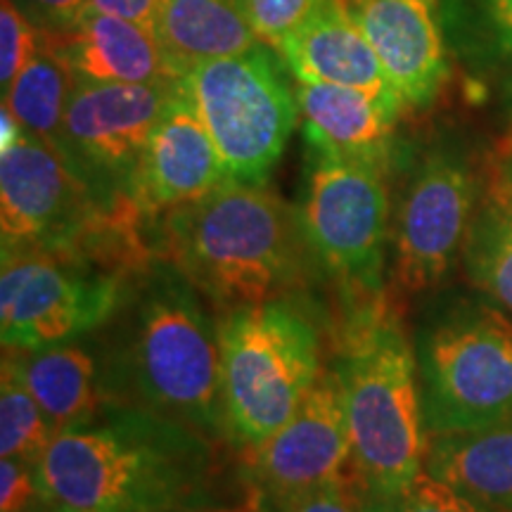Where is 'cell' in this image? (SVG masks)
Here are the masks:
<instances>
[{
  "label": "cell",
  "mask_w": 512,
  "mask_h": 512,
  "mask_svg": "<svg viewBox=\"0 0 512 512\" xmlns=\"http://www.w3.org/2000/svg\"><path fill=\"white\" fill-rule=\"evenodd\" d=\"M157 38L183 79L197 64L259 46L247 0H159Z\"/></svg>",
  "instance_id": "cell-20"
},
{
  "label": "cell",
  "mask_w": 512,
  "mask_h": 512,
  "mask_svg": "<svg viewBox=\"0 0 512 512\" xmlns=\"http://www.w3.org/2000/svg\"><path fill=\"white\" fill-rule=\"evenodd\" d=\"M387 171L309 150L297 216L313 259L330 273L349 313L384 299L389 245Z\"/></svg>",
  "instance_id": "cell-7"
},
{
  "label": "cell",
  "mask_w": 512,
  "mask_h": 512,
  "mask_svg": "<svg viewBox=\"0 0 512 512\" xmlns=\"http://www.w3.org/2000/svg\"><path fill=\"white\" fill-rule=\"evenodd\" d=\"M249 498L285 496L351 477V448L342 382L323 373L297 413L259 444L242 448Z\"/></svg>",
  "instance_id": "cell-13"
},
{
  "label": "cell",
  "mask_w": 512,
  "mask_h": 512,
  "mask_svg": "<svg viewBox=\"0 0 512 512\" xmlns=\"http://www.w3.org/2000/svg\"><path fill=\"white\" fill-rule=\"evenodd\" d=\"M465 275L479 292L512 318V207L489 192L479 204L463 247Z\"/></svg>",
  "instance_id": "cell-23"
},
{
  "label": "cell",
  "mask_w": 512,
  "mask_h": 512,
  "mask_svg": "<svg viewBox=\"0 0 512 512\" xmlns=\"http://www.w3.org/2000/svg\"><path fill=\"white\" fill-rule=\"evenodd\" d=\"M50 512H72V510H57V508H53Z\"/></svg>",
  "instance_id": "cell-34"
},
{
  "label": "cell",
  "mask_w": 512,
  "mask_h": 512,
  "mask_svg": "<svg viewBox=\"0 0 512 512\" xmlns=\"http://www.w3.org/2000/svg\"><path fill=\"white\" fill-rule=\"evenodd\" d=\"M425 472L494 512H512V420L427 441Z\"/></svg>",
  "instance_id": "cell-21"
},
{
  "label": "cell",
  "mask_w": 512,
  "mask_h": 512,
  "mask_svg": "<svg viewBox=\"0 0 512 512\" xmlns=\"http://www.w3.org/2000/svg\"><path fill=\"white\" fill-rule=\"evenodd\" d=\"M136 273L119 271L81 254L24 252L3 256V347L15 351L43 349L105 328L117 318Z\"/></svg>",
  "instance_id": "cell-9"
},
{
  "label": "cell",
  "mask_w": 512,
  "mask_h": 512,
  "mask_svg": "<svg viewBox=\"0 0 512 512\" xmlns=\"http://www.w3.org/2000/svg\"><path fill=\"white\" fill-rule=\"evenodd\" d=\"M323 373L320 335L292 299L226 313L221 384L228 439L249 448L285 425Z\"/></svg>",
  "instance_id": "cell-5"
},
{
  "label": "cell",
  "mask_w": 512,
  "mask_h": 512,
  "mask_svg": "<svg viewBox=\"0 0 512 512\" xmlns=\"http://www.w3.org/2000/svg\"><path fill=\"white\" fill-rule=\"evenodd\" d=\"M226 181L214 138L178 81L140 159L131 190L133 202L145 219H155L202 200Z\"/></svg>",
  "instance_id": "cell-14"
},
{
  "label": "cell",
  "mask_w": 512,
  "mask_h": 512,
  "mask_svg": "<svg viewBox=\"0 0 512 512\" xmlns=\"http://www.w3.org/2000/svg\"><path fill=\"white\" fill-rule=\"evenodd\" d=\"M477 174L463 155L434 150L408 183L392 233V283L422 294L444 283L463 256L479 209Z\"/></svg>",
  "instance_id": "cell-12"
},
{
  "label": "cell",
  "mask_w": 512,
  "mask_h": 512,
  "mask_svg": "<svg viewBox=\"0 0 512 512\" xmlns=\"http://www.w3.org/2000/svg\"><path fill=\"white\" fill-rule=\"evenodd\" d=\"M105 211L55 147L22 131L0 150L3 256L60 252L91 256Z\"/></svg>",
  "instance_id": "cell-10"
},
{
  "label": "cell",
  "mask_w": 512,
  "mask_h": 512,
  "mask_svg": "<svg viewBox=\"0 0 512 512\" xmlns=\"http://www.w3.org/2000/svg\"><path fill=\"white\" fill-rule=\"evenodd\" d=\"M38 43H41V31L17 8L15 0H3L0 5V86H3V95L10 91L12 81L36 53Z\"/></svg>",
  "instance_id": "cell-27"
},
{
  "label": "cell",
  "mask_w": 512,
  "mask_h": 512,
  "mask_svg": "<svg viewBox=\"0 0 512 512\" xmlns=\"http://www.w3.org/2000/svg\"><path fill=\"white\" fill-rule=\"evenodd\" d=\"M256 38L278 50L287 36L306 24L323 0H247Z\"/></svg>",
  "instance_id": "cell-28"
},
{
  "label": "cell",
  "mask_w": 512,
  "mask_h": 512,
  "mask_svg": "<svg viewBox=\"0 0 512 512\" xmlns=\"http://www.w3.org/2000/svg\"><path fill=\"white\" fill-rule=\"evenodd\" d=\"M74 76L88 83H178L152 29L88 10L72 29L43 34Z\"/></svg>",
  "instance_id": "cell-17"
},
{
  "label": "cell",
  "mask_w": 512,
  "mask_h": 512,
  "mask_svg": "<svg viewBox=\"0 0 512 512\" xmlns=\"http://www.w3.org/2000/svg\"><path fill=\"white\" fill-rule=\"evenodd\" d=\"M403 105L425 110L448 76L437 0H349Z\"/></svg>",
  "instance_id": "cell-15"
},
{
  "label": "cell",
  "mask_w": 512,
  "mask_h": 512,
  "mask_svg": "<svg viewBox=\"0 0 512 512\" xmlns=\"http://www.w3.org/2000/svg\"><path fill=\"white\" fill-rule=\"evenodd\" d=\"M174 88L176 83L74 81L60 155L102 211L133 202V178Z\"/></svg>",
  "instance_id": "cell-11"
},
{
  "label": "cell",
  "mask_w": 512,
  "mask_h": 512,
  "mask_svg": "<svg viewBox=\"0 0 512 512\" xmlns=\"http://www.w3.org/2000/svg\"><path fill=\"white\" fill-rule=\"evenodd\" d=\"M335 370L342 382L351 477L363 494H394L425 472L427 427L418 358L387 299L351 311Z\"/></svg>",
  "instance_id": "cell-4"
},
{
  "label": "cell",
  "mask_w": 512,
  "mask_h": 512,
  "mask_svg": "<svg viewBox=\"0 0 512 512\" xmlns=\"http://www.w3.org/2000/svg\"><path fill=\"white\" fill-rule=\"evenodd\" d=\"M15 3L43 34H62L88 12V0H15Z\"/></svg>",
  "instance_id": "cell-30"
},
{
  "label": "cell",
  "mask_w": 512,
  "mask_h": 512,
  "mask_svg": "<svg viewBox=\"0 0 512 512\" xmlns=\"http://www.w3.org/2000/svg\"><path fill=\"white\" fill-rule=\"evenodd\" d=\"M489 192L512 207V136L501 140L491 157Z\"/></svg>",
  "instance_id": "cell-33"
},
{
  "label": "cell",
  "mask_w": 512,
  "mask_h": 512,
  "mask_svg": "<svg viewBox=\"0 0 512 512\" xmlns=\"http://www.w3.org/2000/svg\"><path fill=\"white\" fill-rule=\"evenodd\" d=\"M486 17V29L501 53L512 57V0H479Z\"/></svg>",
  "instance_id": "cell-32"
},
{
  "label": "cell",
  "mask_w": 512,
  "mask_h": 512,
  "mask_svg": "<svg viewBox=\"0 0 512 512\" xmlns=\"http://www.w3.org/2000/svg\"><path fill=\"white\" fill-rule=\"evenodd\" d=\"M72 88V72L64 67V62L41 36L36 53L5 93L3 105L10 107L24 131L34 133L60 152L64 110H67Z\"/></svg>",
  "instance_id": "cell-22"
},
{
  "label": "cell",
  "mask_w": 512,
  "mask_h": 512,
  "mask_svg": "<svg viewBox=\"0 0 512 512\" xmlns=\"http://www.w3.org/2000/svg\"><path fill=\"white\" fill-rule=\"evenodd\" d=\"M171 261L155 256L133 275L121 304L119 344L107 356L117 403L150 408L211 441L228 439L221 328Z\"/></svg>",
  "instance_id": "cell-2"
},
{
  "label": "cell",
  "mask_w": 512,
  "mask_h": 512,
  "mask_svg": "<svg viewBox=\"0 0 512 512\" xmlns=\"http://www.w3.org/2000/svg\"><path fill=\"white\" fill-rule=\"evenodd\" d=\"M297 100L309 150L389 169L396 114L366 93L330 83L299 81Z\"/></svg>",
  "instance_id": "cell-18"
},
{
  "label": "cell",
  "mask_w": 512,
  "mask_h": 512,
  "mask_svg": "<svg viewBox=\"0 0 512 512\" xmlns=\"http://www.w3.org/2000/svg\"><path fill=\"white\" fill-rule=\"evenodd\" d=\"M363 512H494L427 472L394 494H363Z\"/></svg>",
  "instance_id": "cell-25"
},
{
  "label": "cell",
  "mask_w": 512,
  "mask_h": 512,
  "mask_svg": "<svg viewBox=\"0 0 512 512\" xmlns=\"http://www.w3.org/2000/svg\"><path fill=\"white\" fill-rule=\"evenodd\" d=\"M88 10L143 24L157 34L159 0H88Z\"/></svg>",
  "instance_id": "cell-31"
},
{
  "label": "cell",
  "mask_w": 512,
  "mask_h": 512,
  "mask_svg": "<svg viewBox=\"0 0 512 512\" xmlns=\"http://www.w3.org/2000/svg\"><path fill=\"white\" fill-rule=\"evenodd\" d=\"M155 249L226 313L287 299L304 285V252H311L297 211L266 183L235 181L166 211Z\"/></svg>",
  "instance_id": "cell-3"
},
{
  "label": "cell",
  "mask_w": 512,
  "mask_h": 512,
  "mask_svg": "<svg viewBox=\"0 0 512 512\" xmlns=\"http://www.w3.org/2000/svg\"><path fill=\"white\" fill-rule=\"evenodd\" d=\"M214 441L133 403L60 430L36 463L50 508L72 512H207Z\"/></svg>",
  "instance_id": "cell-1"
},
{
  "label": "cell",
  "mask_w": 512,
  "mask_h": 512,
  "mask_svg": "<svg viewBox=\"0 0 512 512\" xmlns=\"http://www.w3.org/2000/svg\"><path fill=\"white\" fill-rule=\"evenodd\" d=\"M5 358L57 432L83 425L117 403L107 380V358H98L81 339L31 351L5 349Z\"/></svg>",
  "instance_id": "cell-19"
},
{
  "label": "cell",
  "mask_w": 512,
  "mask_h": 512,
  "mask_svg": "<svg viewBox=\"0 0 512 512\" xmlns=\"http://www.w3.org/2000/svg\"><path fill=\"white\" fill-rule=\"evenodd\" d=\"M427 437L512 420V318L489 299H453L415 337Z\"/></svg>",
  "instance_id": "cell-6"
},
{
  "label": "cell",
  "mask_w": 512,
  "mask_h": 512,
  "mask_svg": "<svg viewBox=\"0 0 512 512\" xmlns=\"http://www.w3.org/2000/svg\"><path fill=\"white\" fill-rule=\"evenodd\" d=\"M41 494L36 465L27 460L3 458L0 463V512H50Z\"/></svg>",
  "instance_id": "cell-29"
},
{
  "label": "cell",
  "mask_w": 512,
  "mask_h": 512,
  "mask_svg": "<svg viewBox=\"0 0 512 512\" xmlns=\"http://www.w3.org/2000/svg\"><path fill=\"white\" fill-rule=\"evenodd\" d=\"M57 434L53 422L38 406L34 394L19 380L17 370L3 358L0 382V456L36 465Z\"/></svg>",
  "instance_id": "cell-24"
},
{
  "label": "cell",
  "mask_w": 512,
  "mask_h": 512,
  "mask_svg": "<svg viewBox=\"0 0 512 512\" xmlns=\"http://www.w3.org/2000/svg\"><path fill=\"white\" fill-rule=\"evenodd\" d=\"M249 503L254 512H363V489L354 477H344L297 494L249 498Z\"/></svg>",
  "instance_id": "cell-26"
},
{
  "label": "cell",
  "mask_w": 512,
  "mask_h": 512,
  "mask_svg": "<svg viewBox=\"0 0 512 512\" xmlns=\"http://www.w3.org/2000/svg\"><path fill=\"white\" fill-rule=\"evenodd\" d=\"M181 86L207 124L228 181L264 185L299 119L297 93L271 48L197 64Z\"/></svg>",
  "instance_id": "cell-8"
},
{
  "label": "cell",
  "mask_w": 512,
  "mask_h": 512,
  "mask_svg": "<svg viewBox=\"0 0 512 512\" xmlns=\"http://www.w3.org/2000/svg\"><path fill=\"white\" fill-rule=\"evenodd\" d=\"M278 53L297 81L361 91L396 117L406 110L373 46L351 15L349 0H323L306 24L280 43Z\"/></svg>",
  "instance_id": "cell-16"
},
{
  "label": "cell",
  "mask_w": 512,
  "mask_h": 512,
  "mask_svg": "<svg viewBox=\"0 0 512 512\" xmlns=\"http://www.w3.org/2000/svg\"><path fill=\"white\" fill-rule=\"evenodd\" d=\"M510 112H512V93H510Z\"/></svg>",
  "instance_id": "cell-35"
}]
</instances>
